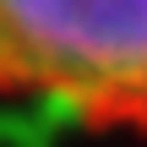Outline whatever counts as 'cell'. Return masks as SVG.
<instances>
[{
	"label": "cell",
	"mask_w": 147,
	"mask_h": 147,
	"mask_svg": "<svg viewBox=\"0 0 147 147\" xmlns=\"http://www.w3.org/2000/svg\"><path fill=\"white\" fill-rule=\"evenodd\" d=\"M0 98L147 131V0H0Z\"/></svg>",
	"instance_id": "6da1fadb"
}]
</instances>
